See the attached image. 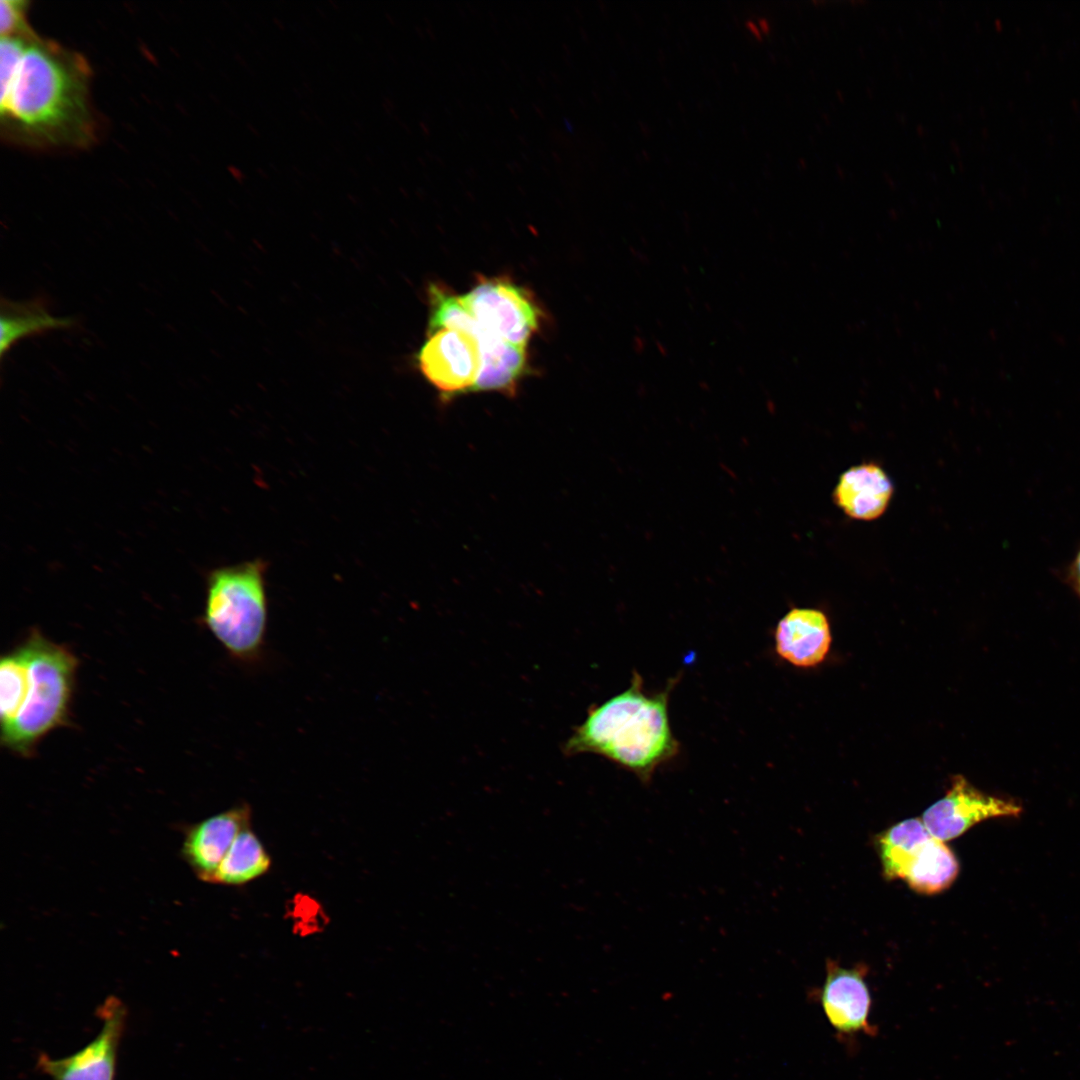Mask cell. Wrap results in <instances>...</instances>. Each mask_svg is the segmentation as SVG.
<instances>
[{
  "mask_svg": "<svg viewBox=\"0 0 1080 1080\" xmlns=\"http://www.w3.org/2000/svg\"><path fill=\"white\" fill-rule=\"evenodd\" d=\"M459 300L487 331L525 347L537 330L540 311L528 292L504 279L481 280Z\"/></svg>",
  "mask_w": 1080,
  "mask_h": 1080,
  "instance_id": "7",
  "label": "cell"
},
{
  "mask_svg": "<svg viewBox=\"0 0 1080 1080\" xmlns=\"http://www.w3.org/2000/svg\"><path fill=\"white\" fill-rule=\"evenodd\" d=\"M266 570L257 559L216 569L207 582L204 623L230 657L248 667L261 663L265 654Z\"/></svg>",
  "mask_w": 1080,
  "mask_h": 1080,
  "instance_id": "3",
  "label": "cell"
},
{
  "mask_svg": "<svg viewBox=\"0 0 1080 1080\" xmlns=\"http://www.w3.org/2000/svg\"><path fill=\"white\" fill-rule=\"evenodd\" d=\"M0 322L1 358L23 338L70 329L76 323L72 317L52 315L40 299L12 301L4 298L1 301Z\"/></svg>",
  "mask_w": 1080,
  "mask_h": 1080,
  "instance_id": "15",
  "label": "cell"
},
{
  "mask_svg": "<svg viewBox=\"0 0 1080 1080\" xmlns=\"http://www.w3.org/2000/svg\"><path fill=\"white\" fill-rule=\"evenodd\" d=\"M1075 587H1076V590H1077V592H1078V593H1079V595H1080V584H1076V585H1075Z\"/></svg>",
  "mask_w": 1080,
  "mask_h": 1080,
  "instance_id": "20",
  "label": "cell"
},
{
  "mask_svg": "<svg viewBox=\"0 0 1080 1080\" xmlns=\"http://www.w3.org/2000/svg\"><path fill=\"white\" fill-rule=\"evenodd\" d=\"M97 1014L102 1028L89 1044L64 1058L53 1059L41 1053L37 1068L52 1080H114L126 1008L120 1000L111 997L99 1007Z\"/></svg>",
  "mask_w": 1080,
  "mask_h": 1080,
  "instance_id": "8",
  "label": "cell"
},
{
  "mask_svg": "<svg viewBox=\"0 0 1080 1080\" xmlns=\"http://www.w3.org/2000/svg\"><path fill=\"white\" fill-rule=\"evenodd\" d=\"M27 678V662L20 647L5 655L0 662V719L1 731L16 719L23 703Z\"/></svg>",
  "mask_w": 1080,
  "mask_h": 1080,
  "instance_id": "17",
  "label": "cell"
},
{
  "mask_svg": "<svg viewBox=\"0 0 1080 1080\" xmlns=\"http://www.w3.org/2000/svg\"><path fill=\"white\" fill-rule=\"evenodd\" d=\"M27 5L28 2L23 0H1V37L25 35L33 31L26 20Z\"/></svg>",
  "mask_w": 1080,
  "mask_h": 1080,
  "instance_id": "18",
  "label": "cell"
},
{
  "mask_svg": "<svg viewBox=\"0 0 1080 1080\" xmlns=\"http://www.w3.org/2000/svg\"><path fill=\"white\" fill-rule=\"evenodd\" d=\"M678 680L646 694L641 675L634 671L628 689L591 707L566 741L565 753L601 755L649 784L655 770L679 753L668 716L670 692Z\"/></svg>",
  "mask_w": 1080,
  "mask_h": 1080,
  "instance_id": "2",
  "label": "cell"
},
{
  "mask_svg": "<svg viewBox=\"0 0 1080 1080\" xmlns=\"http://www.w3.org/2000/svg\"><path fill=\"white\" fill-rule=\"evenodd\" d=\"M1021 810L1014 801L986 794L957 775L946 795L925 810L922 821L933 836L947 841L983 820L1017 816Z\"/></svg>",
  "mask_w": 1080,
  "mask_h": 1080,
  "instance_id": "10",
  "label": "cell"
},
{
  "mask_svg": "<svg viewBox=\"0 0 1080 1080\" xmlns=\"http://www.w3.org/2000/svg\"><path fill=\"white\" fill-rule=\"evenodd\" d=\"M774 639L777 654L788 663L802 668L820 664L832 641L826 615L813 608L789 610L779 620Z\"/></svg>",
  "mask_w": 1080,
  "mask_h": 1080,
  "instance_id": "13",
  "label": "cell"
},
{
  "mask_svg": "<svg viewBox=\"0 0 1080 1080\" xmlns=\"http://www.w3.org/2000/svg\"><path fill=\"white\" fill-rule=\"evenodd\" d=\"M1068 577L1074 585L1080 584V549L1069 566Z\"/></svg>",
  "mask_w": 1080,
  "mask_h": 1080,
  "instance_id": "19",
  "label": "cell"
},
{
  "mask_svg": "<svg viewBox=\"0 0 1080 1080\" xmlns=\"http://www.w3.org/2000/svg\"><path fill=\"white\" fill-rule=\"evenodd\" d=\"M270 866L264 845L246 827L237 835L209 882L242 885L264 875Z\"/></svg>",
  "mask_w": 1080,
  "mask_h": 1080,
  "instance_id": "16",
  "label": "cell"
},
{
  "mask_svg": "<svg viewBox=\"0 0 1080 1080\" xmlns=\"http://www.w3.org/2000/svg\"><path fill=\"white\" fill-rule=\"evenodd\" d=\"M21 648L27 662L23 703L14 722L1 731V739L9 749L26 755L66 720L77 660L39 632H32Z\"/></svg>",
  "mask_w": 1080,
  "mask_h": 1080,
  "instance_id": "4",
  "label": "cell"
},
{
  "mask_svg": "<svg viewBox=\"0 0 1080 1080\" xmlns=\"http://www.w3.org/2000/svg\"><path fill=\"white\" fill-rule=\"evenodd\" d=\"M820 1002L836 1032L874 1035L875 1030L869 1022L872 999L864 968H844L834 961H828Z\"/></svg>",
  "mask_w": 1080,
  "mask_h": 1080,
  "instance_id": "11",
  "label": "cell"
},
{
  "mask_svg": "<svg viewBox=\"0 0 1080 1080\" xmlns=\"http://www.w3.org/2000/svg\"><path fill=\"white\" fill-rule=\"evenodd\" d=\"M251 820L248 804H241L193 826L184 841V856L200 879L209 882L237 835Z\"/></svg>",
  "mask_w": 1080,
  "mask_h": 1080,
  "instance_id": "12",
  "label": "cell"
},
{
  "mask_svg": "<svg viewBox=\"0 0 1080 1080\" xmlns=\"http://www.w3.org/2000/svg\"><path fill=\"white\" fill-rule=\"evenodd\" d=\"M90 72L80 54L34 32L2 36V130L24 144L88 146L97 130L89 95Z\"/></svg>",
  "mask_w": 1080,
  "mask_h": 1080,
  "instance_id": "1",
  "label": "cell"
},
{
  "mask_svg": "<svg viewBox=\"0 0 1080 1080\" xmlns=\"http://www.w3.org/2000/svg\"><path fill=\"white\" fill-rule=\"evenodd\" d=\"M417 361L426 379L445 394L470 392L481 370L477 339L457 329L430 333Z\"/></svg>",
  "mask_w": 1080,
  "mask_h": 1080,
  "instance_id": "9",
  "label": "cell"
},
{
  "mask_svg": "<svg viewBox=\"0 0 1080 1080\" xmlns=\"http://www.w3.org/2000/svg\"><path fill=\"white\" fill-rule=\"evenodd\" d=\"M876 843L886 878L901 879L918 893H940L959 873L954 852L928 831L922 819H907L891 826Z\"/></svg>",
  "mask_w": 1080,
  "mask_h": 1080,
  "instance_id": "5",
  "label": "cell"
},
{
  "mask_svg": "<svg viewBox=\"0 0 1080 1080\" xmlns=\"http://www.w3.org/2000/svg\"><path fill=\"white\" fill-rule=\"evenodd\" d=\"M894 487L883 468L873 462L852 466L839 478L833 491L834 503L848 517L875 520L887 509Z\"/></svg>",
  "mask_w": 1080,
  "mask_h": 1080,
  "instance_id": "14",
  "label": "cell"
},
{
  "mask_svg": "<svg viewBox=\"0 0 1080 1080\" xmlns=\"http://www.w3.org/2000/svg\"><path fill=\"white\" fill-rule=\"evenodd\" d=\"M429 333L457 329L473 335L479 344L481 370L471 391H497L512 395L526 368V348L511 344L487 331L466 310L459 297L429 289Z\"/></svg>",
  "mask_w": 1080,
  "mask_h": 1080,
  "instance_id": "6",
  "label": "cell"
}]
</instances>
